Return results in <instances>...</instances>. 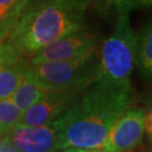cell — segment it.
<instances>
[{
    "label": "cell",
    "mask_w": 152,
    "mask_h": 152,
    "mask_svg": "<svg viewBox=\"0 0 152 152\" xmlns=\"http://www.w3.org/2000/svg\"><path fill=\"white\" fill-rule=\"evenodd\" d=\"M131 85L96 79L56 121L62 151L68 148L102 149L116 120L131 106Z\"/></svg>",
    "instance_id": "1"
},
{
    "label": "cell",
    "mask_w": 152,
    "mask_h": 152,
    "mask_svg": "<svg viewBox=\"0 0 152 152\" xmlns=\"http://www.w3.org/2000/svg\"><path fill=\"white\" fill-rule=\"evenodd\" d=\"M87 2L88 0L29 2L7 39L24 56H33L45 45L83 27Z\"/></svg>",
    "instance_id": "2"
},
{
    "label": "cell",
    "mask_w": 152,
    "mask_h": 152,
    "mask_svg": "<svg viewBox=\"0 0 152 152\" xmlns=\"http://www.w3.org/2000/svg\"><path fill=\"white\" fill-rule=\"evenodd\" d=\"M137 33L131 26L130 16L118 14L113 33L104 41L98 59L97 79L130 85V78L135 68Z\"/></svg>",
    "instance_id": "3"
},
{
    "label": "cell",
    "mask_w": 152,
    "mask_h": 152,
    "mask_svg": "<svg viewBox=\"0 0 152 152\" xmlns=\"http://www.w3.org/2000/svg\"><path fill=\"white\" fill-rule=\"evenodd\" d=\"M34 77L49 90L80 94L97 79L96 53L80 59L29 63Z\"/></svg>",
    "instance_id": "4"
},
{
    "label": "cell",
    "mask_w": 152,
    "mask_h": 152,
    "mask_svg": "<svg viewBox=\"0 0 152 152\" xmlns=\"http://www.w3.org/2000/svg\"><path fill=\"white\" fill-rule=\"evenodd\" d=\"M98 48V36L85 26L63 37L45 45L32 56L31 63L49 61H66L95 54Z\"/></svg>",
    "instance_id": "5"
},
{
    "label": "cell",
    "mask_w": 152,
    "mask_h": 152,
    "mask_svg": "<svg viewBox=\"0 0 152 152\" xmlns=\"http://www.w3.org/2000/svg\"><path fill=\"white\" fill-rule=\"evenodd\" d=\"M147 125L145 110L130 106L112 126L103 149L109 152H130L134 150L142 142Z\"/></svg>",
    "instance_id": "6"
},
{
    "label": "cell",
    "mask_w": 152,
    "mask_h": 152,
    "mask_svg": "<svg viewBox=\"0 0 152 152\" xmlns=\"http://www.w3.org/2000/svg\"><path fill=\"white\" fill-rule=\"evenodd\" d=\"M8 135L19 152L62 151L58 123L26 125L18 123L8 131Z\"/></svg>",
    "instance_id": "7"
},
{
    "label": "cell",
    "mask_w": 152,
    "mask_h": 152,
    "mask_svg": "<svg viewBox=\"0 0 152 152\" xmlns=\"http://www.w3.org/2000/svg\"><path fill=\"white\" fill-rule=\"evenodd\" d=\"M78 95L79 94L48 90L39 100L23 112L19 123L26 125L52 124L68 110Z\"/></svg>",
    "instance_id": "8"
},
{
    "label": "cell",
    "mask_w": 152,
    "mask_h": 152,
    "mask_svg": "<svg viewBox=\"0 0 152 152\" xmlns=\"http://www.w3.org/2000/svg\"><path fill=\"white\" fill-rule=\"evenodd\" d=\"M27 65L25 56L12 44L0 43V99L12 96Z\"/></svg>",
    "instance_id": "9"
},
{
    "label": "cell",
    "mask_w": 152,
    "mask_h": 152,
    "mask_svg": "<svg viewBox=\"0 0 152 152\" xmlns=\"http://www.w3.org/2000/svg\"><path fill=\"white\" fill-rule=\"evenodd\" d=\"M48 90L49 89H46L34 77L28 64L10 99L17 106V108L24 112L34 103L39 100L48 92Z\"/></svg>",
    "instance_id": "10"
},
{
    "label": "cell",
    "mask_w": 152,
    "mask_h": 152,
    "mask_svg": "<svg viewBox=\"0 0 152 152\" xmlns=\"http://www.w3.org/2000/svg\"><path fill=\"white\" fill-rule=\"evenodd\" d=\"M29 2L31 0H0V42L7 39Z\"/></svg>",
    "instance_id": "11"
},
{
    "label": "cell",
    "mask_w": 152,
    "mask_h": 152,
    "mask_svg": "<svg viewBox=\"0 0 152 152\" xmlns=\"http://www.w3.org/2000/svg\"><path fill=\"white\" fill-rule=\"evenodd\" d=\"M135 65L145 78L152 75V27L149 23L137 33Z\"/></svg>",
    "instance_id": "12"
},
{
    "label": "cell",
    "mask_w": 152,
    "mask_h": 152,
    "mask_svg": "<svg viewBox=\"0 0 152 152\" xmlns=\"http://www.w3.org/2000/svg\"><path fill=\"white\" fill-rule=\"evenodd\" d=\"M23 112L17 108L10 98L0 99V133H8L20 122Z\"/></svg>",
    "instance_id": "13"
},
{
    "label": "cell",
    "mask_w": 152,
    "mask_h": 152,
    "mask_svg": "<svg viewBox=\"0 0 152 152\" xmlns=\"http://www.w3.org/2000/svg\"><path fill=\"white\" fill-rule=\"evenodd\" d=\"M151 4L152 0H115L113 5L117 8L118 14L122 12L129 14L132 9L150 7Z\"/></svg>",
    "instance_id": "14"
},
{
    "label": "cell",
    "mask_w": 152,
    "mask_h": 152,
    "mask_svg": "<svg viewBox=\"0 0 152 152\" xmlns=\"http://www.w3.org/2000/svg\"><path fill=\"white\" fill-rule=\"evenodd\" d=\"M0 152H19L9 139L8 133H0Z\"/></svg>",
    "instance_id": "15"
},
{
    "label": "cell",
    "mask_w": 152,
    "mask_h": 152,
    "mask_svg": "<svg viewBox=\"0 0 152 152\" xmlns=\"http://www.w3.org/2000/svg\"><path fill=\"white\" fill-rule=\"evenodd\" d=\"M62 152H109L105 149H80V148H68Z\"/></svg>",
    "instance_id": "16"
}]
</instances>
